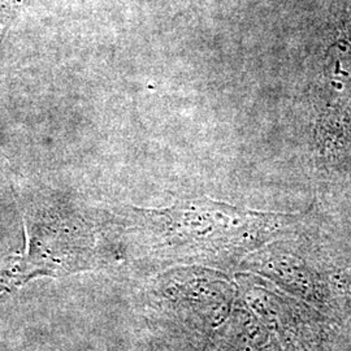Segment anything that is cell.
I'll use <instances>...</instances> for the list:
<instances>
[{
  "instance_id": "obj_2",
  "label": "cell",
  "mask_w": 351,
  "mask_h": 351,
  "mask_svg": "<svg viewBox=\"0 0 351 351\" xmlns=\"http://www.w3.org/2000/svg\"><path fill=\"white\" fill-rule=\"evenodd\" d=\"M251 265L326 314L341 317L351 311V278L335 269L320 271L281 247L262 251Z\"/></svg>"
},
{
  "instance_id": "obj_1",
  "label": "cell",
  "mask_w": 351,
  "mask_h": 351,
  "mask_svg": "<svg viewBox=\"0 0 351 351\" xmlns=\"http://www.w3.org/2000/svg\"><path fill=\"white\" fill-rule=\"evenodd\" d=\"M171 256L206 263L233 262L294 226L301 216L252 213L215 202H193L164 213Z\"/></svg>"
}]
</instances>
